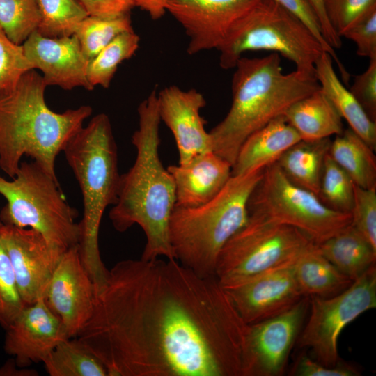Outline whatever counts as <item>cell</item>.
<instances>
[{"label": "cell", "mask_w": 376, "mask_h": 376, "mask_svg": "<svg viewBox=\"0 0 376 376\" xmlns=\"http://www.w3.org/2000/svg\"><path fill=\"white\" fill-rule=\"evenodd\" d=\"M217 50L224 70L234 68L246 52L265 50L308 72H315L316 61L325 52L310 30L274 0H260L241 17Z\"/></svg>", "instance_id": "ba28073f"}, {"label": "cell", "mask_w": 376, "mask_h": 376, "mask_svg": "<svg viewBox=\"0 0 376 376\" xmlns=\"http://www.w3.org/2000/svg\"><path fill=\"white\" fill-rule=\"evenodd\" d=\"M331 142L330 138L300 140L285 151L276 163L290 181L317 195Z\"/></svg>", "instance_id": "484cf974"}, {"label": "cell", "mask_w": 376, "mask_h": 376, "mask_svg": "<svg viewBox=\"0 0 376 376\" xmlns=\"http://www.w3.org/2000/svg\"><path fill=\"white\" fill-rule=\"evenodd\" d=\"M350 225L376 249V187L354 185Z\"/></svg>", "instance_id": "d590c367"}, {"label": "cell", "mask_w": 376, "mask_h": 376, "mask_svg": "<svg viewBox=\"0 0 376 376\" xmlns=\"http://www.w3.org/2000/svg\"><path fill=\"white\" fill-rule=\"evenodd\" d=\"M283 116L304 141L330 138L344 130L342 118L320 88L293 103Z\"/></svg>", "instance_id": "603a6c76"}, {"label": "cell", "mask_w": 376, "mask_h": 376, "mask_svg": "<svg viewBox=\"0 0 376 376\" xmlns=\"http://www.w3.org/2000/svg\"><path fill=\"white\" fill-rule=\"evenodd\" d=\"M313 8L321 26L322 36L326 42L333 48L341 47V37L335 31L331 25L324 8V0H308Z\"/></svg>", "instance_id": "7bdbcfd3"}, {"label": "cell", "mask_w": 376, "mask_h": 376, "mask_svg": "<svg viewBox=\"0 0 376 376\" xmlns=\"http://www.w3.org/2000/svg\"><path fill=\"white\" fill-rule=\"evenodd\" d=\"M95 290L75 245L63 254L51 279L45 300L61 320L70 338H76L90 319Z\"/></svg>", "instance_id": "2e32d148"}, {"label": "cell", "mask_w": 376, "mask_h": 376, "mask_svg": "<svg viewBox=\"0 0 376 376\" xmlns=\"http://www.w3.org/2000/svg\"><path fill=\"white\" fill-rule=\"evenodd\" d=\"M340 37L355 44L358 56L369 59L376 57V6L346 29Z\"/></svg>", "instance_id": "f35d334b"}, {"label": "cell", "mask_w": 376, "mask_h": 376, "mask_svg": "<svg viewBox=\"0 0 376 376\" xmlns=\"http://www.w3.org/2000/svg\"><path fill=\"white\" fill-rule=\"evenodd\" d=\"M31 70L22 45L12 42L0 27V101L10 96L22 77Z\"/></svg>", "instance_id": "836d02e7"}, {"label": "cell", "mask_w": 376, "mask_h": 376, "mask_svg": "<svg viewBox=\"0 0 376 376\" xmlns=\"http://www.w3.org/2000/svg\"><path fill=\"white\" fill-rule=\"evenodd\" d=\"M50 376H107L102 361L77 338L60 343L44 361Z\"/></svg>", "instance_id": "83f0119b"}, {"label": "cell", "mask_w": 376, "mask_h": 376, "mask_svg": "<svg viewBox=\"0 0 376 376\" xmlns=\"http://www.w3.org/2000/svg\"><path fill=\"white\" fill-rule=\"evenodd\" d=\"M308 308L305 296L283 313L249 324L246 376L282 375Z\"/></svg>", "instance_id": "4fadbf2b"}, {"label": "cell", "mask_w": 376, "mask_h": 376, "mask_svg": "<svg viewBox=\"0 0 376 376\" xmlns=\"http://www.w3.org/2000/svg\"><path fill=\"white\" fill-rule=\"evenodd\" d=\"M316 246L324 257L352 281L375 264L376 249L350 224Z\"/></svg>", "instance_id": "cb8c5ba5"}, {"label": "cell", "mask_w": 376, "mask_h": 376, "mask_svg": "<svg viewBox=\"0 0 376 376\" xmlns=\"http://www.w3.org/2000/svg\"><path fill=\"white\" fill-rule=\"evenodd\" d=\"M301 139L284 116H279L249 136L242 144L231 175L251 172L276 163Z\"/></svg>", "instance_id": "44dd1931"}, {"label": "cell", "mask_w": 376, "mask_h": 376, "mask_svg": "<svg viewBox=\"0 0 376 376\" xmlns=\"http://www.w3.org/2000/svg\"><path fill=\"white\" fill-rule=\"evenodd\" d=\"M5 330L4 350L19 368L44 362L60 343L70 338L45 297L25 306Z\"/></svg>", "instance_id": "e0dca14e"}, {"label": "cell", "mask_w": 376, "mask_h": 376, "mask_svg": "<svg viewBox=\"0 0 376 376\" xmlns=\"http://www.w3.org/2000/svg\"><path fill=\"white\" fill-rule=\"evenodd\" d=\"M349 91L368 117L376 122V57L370 58L367 69L354 77Z\"/></svg>", "instance_id": "ab89813d"}, {"label": "cell", "mask_w": 376, "mask_h": 376, "mask_svg": "<svg viewBox=\"0 0 376 376\" xmlns=\"http://www.w3.org/2000/svg\"><path fill=\"white\" fill-rule=\"evenodd\" d=\"M33 69L43 72L47 84L63 89L84 87L93 90L87 79L89 61L75 36L49 38L33 31L22 45Z\"/></svg>", "instance_id": "d6986e66"}, {"label": "cell", "mask_w": 376, "mask_h": 376, "mask_svg": "<svg viewBox=\"0 0 376 376\" xmlns=\"http://www.w3.org/2000/svg\"><path fill=\"white\" fill-rule=\"evenodd\" d=\"M139 129L132 136L136 156L130 170L120 175L116 203L109 217L123 233L139 225L146 237L141 258L175 259L169 240V220L175 206L174 180L161 162L157 93L153 90L138 107Z\"/></svg>", "instance_id": "7a4b0ae2"}, {"label": "cell", "mask_w": 376, "mask_h": 376, "mask_svg": "<svg viewBox=\"0 0 376 376\" xmlns=\"http://www.w3.org/2000/svg\"><path fill=\"white\" fill-rule=\"evenodd\" d=\"M315 74L320 90L331 101L350 127L374 151L376 148V122L367 115L359 102L342 84L333 65V59L323 52L315 63Z\"/></svg>", "instance_id": "7402d4cb"}, {"label": "cell", "mask_w": 376, "mask_h": 376, "mask_svg": "<svg viewBox=\"0 0 376 376\" xmlns=\"http://www.w3.org/2000/svg\"><path fill=\"white\" fill-rule=\"evenodd\" d=\"M373 152L359 136L347 128L331 141L329 155L354 185L370 189L376 187V157Z\"/></svg>", "instance_id": "4316f807"}, {"label": "cell", "mask_w": 376, "mask_h": 376, "mask_svg": "<svg viewBox=\"0 0 376 376\" xmlns=\"http://www.w3.org/2000/svg\"><path fill=\"white\" fill-rule=\"evenodd\" d=\"M40 20L35 0H0V27L14 43H24L38 29Z\"/></svg>", "instance_id": "d6a6232c"}, {"label": "cell", "mask_w": 376, "mask_h": 376, "mask_svg": "<svg viewBox=\"0 0 376 376\" xmlns=\"http://www.w3.org/2000/svg\"><path fill=\"white\" fill-rule=\"evenodd\" d=\"M249 327L215 276L176 259H127L76 338L109 376H246Z\"/></svg>", "instance_id": "6da1fadb"}, {"label": "cell", "mask_w": 376, "mask_h": 376, "mask_svg": "<svg viewBox=\"0 0 376 376\" xmlns=\"http://www.w3.org/2000/svg\"><path fill=\"white\" fill-rule=\"evenodd\" d=\"M327 18L335 31L340 34L372 7L376 0H324Z\"/></svg>", "instance_id": "8d00e7d4"}, {"label": "cell", "mask_w": 376, "mask_h": 376, "mask_svg": "<svg viewBox=\"0 0 376 376\" xmlns=\"http://www.w3.org/2000/svg\"><path fill=\"white\" fill-rule=\"evenodd\" d=\"M0 194L7 201L0 212L3 224L33 228L63 251L78 244L77 210L65 201L58 181L34 162H21L12 180L0 176Z\"/></svg>", "instance_id": "52a82bcc"}, {"label": "cell", "mask_w": 376, "mask_h": 376, "mask_svg": "<svg viewBox=\"0 0 376 376\" xmlns=\"http://www.w3.org/2000/svg\"><path fill=\"white\" fill-rule=\"evenodd\" d=\"M47 84L34 70L26 72L14 92L0 101V168L10 178L29 156L53 179L56 156L91 116L90 106L52 111L45 101Z\"/></svg>", "instance_id": "277c9868"}, {"label": "cell", "mask_w": 376, "mask_h": 376, "mask_svg": "<svg viewBox=\"0 0 376 376\" xmlns=\"http://www.w3.org/2000/svg\"><path fill=\"white\" fill-rule=\"evenodd\" d=\"M354 183L351 178L328 155L325 157L317 194L328 207L340 212H351Z\"/></svg>", "instance_id": "1f68e13d"}, {"label": "cell", "mask_w": 376, "mask_h": 376, "mask_svg": "<svg viewBox=\"0 0 376 376\" xmlns=\"http://www.w3.org/2000/svg\"><path fill=\"white\" fill-rule=\"evenodd\" d=\"M40 20L37 31L49 38L72 36L89 15L78 0H35Z\"/></svg>", "instance_id": "f546056e"}, {"label": "cell", "mask_w": 376, "mask_h": 376, "mask_svg": "<svg viewBox=\"0 0 376 376\" xmlns=\"http://www.w3.org/2000/svg\"><path fill=\"white\" fill-rule=\"evenodd\" d=\"M264 169L231 175L221 191L203 205L175 206L169 240L178 262L200 276H215L222 248L249 219V200Z\"/></svg>", "instance_id": "8992f818"}, {"label": "cell", "mask_w": 376, "mask_h": 376, "mask_svg": "<svg viewBox=\"0 0 376 376\" xmlns=\"http://www.w3.org/2000/svg\"><path fill=\"white\" fill-rule=\"evenodd\" d=\"M0 236L10 260L18 290L26 306L46 296L65 251L52 246L38 231L0 221Z\"/></svg>", "instance_id": "7c38bea8"}, {"label": "cell", "mask_w": 376, "mask_h": 376, "mask_svg": "<svg viewBox=\"0 0 376 376\" xmlns=\"http://www.w3.org/2000/svg\"><path fill=\"white\" fill-rule=\"evenodd\" d=\"M90 15L112 17L130 12L135 0H78Z\"/></svg>", "instance_id": "b9f144b4"}, {"label": "cell", "mask_w": 376, "mask_h": 376, "mask_svg": "<svg viewBox=\"0 0 376 376\" xmlns=\"http://www.w3.org/2000/svg\"><path fill=\"white\" fill-rule=\"evenodd\" d=\"M63 151L83 196L79 251L97 292L106 284L109 274L100 257V226L107 207L117 201L120 180L117 146L108 116H95Z\"/></svg>", "instance_id": "5b68a950"}, {"label": "cell", "mask_w": 376, "mask_h": 376, "mask_svg": "<svg viewBox=\"0 0 376 376\" xmlns=\"http://www.w3.org/2000/svg\"><path fill=\"white\" fill-rule=\"evenodd\" d=\"M295 259L236 283L222 286L246 324H252L283 313L305 297L295 277Z\"/></svg>", "instance_id": "5bb4252c"}, {"label": "cell", "mask_w": 376, "mask_h": 376, "mask_svg": "<svg viewBox=\"0 0 376 376\" xmlns=\"http://www.w3.org/2000/svg\"><path fill=\"white\" fill-rule=\"evenodd\" d=\"M313 244L299 230L251 213L222 248L215 276L230 285L292 261Z\"/></svg>", "instance_id": "9c48e42d"}, {"label": "cell", "mask_w": 376, "mask_h": 376, "mask_svg": "<svg viewBox=\"0 0 376 376\" xmlns=\"http://www.w3.org/2000/svg\"><path fill=\"white\" fill-rule=\"evenodd\" d=\"M167 170L175 188V206L194 207L213 199L231 177L232 165L213 151Z\"/></svg>", "instance_id": "ffe728a7"}, {"label": "cell", "mask_w": 376, "mask_h": 376, "mask_svg": "<svg viewBox=\"0 0 376 376\" xmlns=\"http://www.w3.org/2000/svg\"><path fill=\"white\" fill-rule=\"evenodd\" d=\"M167 0H135L134 6L147 13L153 20L160 19L166 13Z\"/></svg>", "instance_id": "ee69618b"}, {"label": "cell", "mask_w": 376, "mask_h": 376, "mask_svg": "<svg viewBox=\"0 0 376 376\" xmlns=\"http://www.w3.org/2000/svg\"><path fill=\"white\" fill-rule=\"evenodd\" d=\"M310 313L298 337L318 362L329 367L340 362L338 339L343 329L376 307V267H370L341 292L329 297H309Z\"/></svg>", "instance_id": "8fae6325"}, {"label": "cell", "mask_w": 376, "mask_h": 376, "mask_svg": "<svg viewBox=\"0 0 376 376\" xmlns=\"http://www.w3.org/2000/svg\"><path fill=\"white\" fill-rule=\"evenodd\" d=\"M130 12L112 17L88 15L78 25L75 35L90 61L118 35L133 31Z\"/></svg>", "instance_id": "f1b7e54d"}, {"label": "cell", "mask_w": 376, "mask_h": 376, "mask_svg": "<svg viewBox=\"0 0 376 376\" xmlns=\"http://www.w3.org/2000/svg\"><path fill=\"white\" fill-rule=\"evenodd\" d=\"M280 6L298 18L313 33L331 56L340 71L342 78L347 80L349 74L333 49L324 40L319 19L308 0H274Z\"/></svg>", "instance_id": "74e56055"}, {"label": "cell", "mask_w": 376, "mask_h": 376, "mask_svg": "<svg viewBox=\"0 0 376 376\" xmlns=\"http://www.w3.org/2000/svg\"><path fill=\"white\" fill-rule=\"evenodd\" d=\"M139 41L134 31L124 32L103 48L88 63L87 79L90 85L93 88L96 85L108 88L118 65L134 54Z\"/></svg>", "instance_id": "4dcf8cb0"}, {"label": "cell", "mask_w": 376, "mask_h": 376, "mask_svg": "<svg viewBox=\"0 0 376 376\" xmlns=\"http://www.w3.org/2000/svg\"><path fill=\"white\" fill-rule=\"evenodd\" d=\"M249 214L294 227L315 244L350 224L351 214L326 206L318 196L290 181L277 163L266 166L248 203Z\"/></svg>", "instance_id": "30bf717a"}, {"label": "cell", "mask_w": 376, "mask_h": 376, "mask_svg": "<svg viewBox=\"0 0 376 376\" xmlns=\"http://www.w3.org/2000/svg\"><path fill=\"white\" fill-rule=\"evenodd\" d=\"M360 373L351 364L340 362L335 366H326L306 354H300L291 370L295 376H358Z\"/></svg>", "instance_id": "60d3db41"}, {"label": "cell", "mask_w": 376, "mask_h": 376, "mask_svg": "<svg viewBox=\"0 0 376 376\" xmlns=\"http://www.w3.org/2000/svg\"><path fill=\"white\" fill-rule=\"evenodd\" d=\"M260 0H167L164 8L183 27L190 55L217 49L232 26Z\"/></svg>", "instance_id": "9a60e30c"}, {"label": "cell", "mask_w": 376, "mask_h": 376, "mask_svg": "<svg viewBox=\"0 0 376 376\" xmlns=\"http://www.w3.org/2000/svg\"><path fill=\"white\" fill-rule=\"evenodd\" d=\"M15 362L7 361L2 367L0 368V376L14 375V376H30L36 375L37 373L26 369L19 370L15 368Z\"/></svg>", "instance_id": "f6af8a7d"}, {"label": "cell", "mask_w": 376, "mask_h": 376, "mask_svg": "<svg viewBox=\"0 0 376 376\" xmlns=\"http://www.w3.org/2000/svg\"><path fill=\"white\" fill-rule=\"evenodd\" d=\"M234 68L230 108L210 132L212 151L232 166L249 136L320 88L315 72L296 69L284 74L276 53L241 56Z\"/></svg>", "instance_id": "3957f363"}, {"label": "cell", "mask_w": 376, "mask_h": 376, "mask_svg": "<svg viewBox=\"0 0 376 376\" xmlns=\"http://www.w3.org/2000/svg\"><path fill=\"white\" fill-rule=\"evenodd\" d=\"M157 102L160 119L175 138L179 164L212 151L211 135L205 130V120L200 113L206 104L200 92L193 88L185 91L172 85L157 93Z\"/></svg>", "instance_id": "ac0fdd59"}, {"label": "cell", "mask_w": 376, "mask_h": 376, "mask_svg": "<svg viewBox=\"0 0 376 376\" xmlns=\"http://www.w3.org/2000/svg\"><path fill=\"white\" fill-rule=\"evenodd\" d=\"M25 306L0 236V325L6 329Z\"/></svg>", "instance_id": "e575fe53"}, {"label": "cell", "mask_w": 376, "mask_h": 376, "mask_svg": "<svg viewBox=\"0 0 376 376\" xmlns=\"http://www.w3.org/2000/svg\"><path fill=\"white\" fill-rule=\"evenodd\" d=\"M295 274L306 297H329L336 295L353 282L324 257L313 244L295 260Z\"/></svg>", "instance_id": "d4e9b609"}]
</instances>
